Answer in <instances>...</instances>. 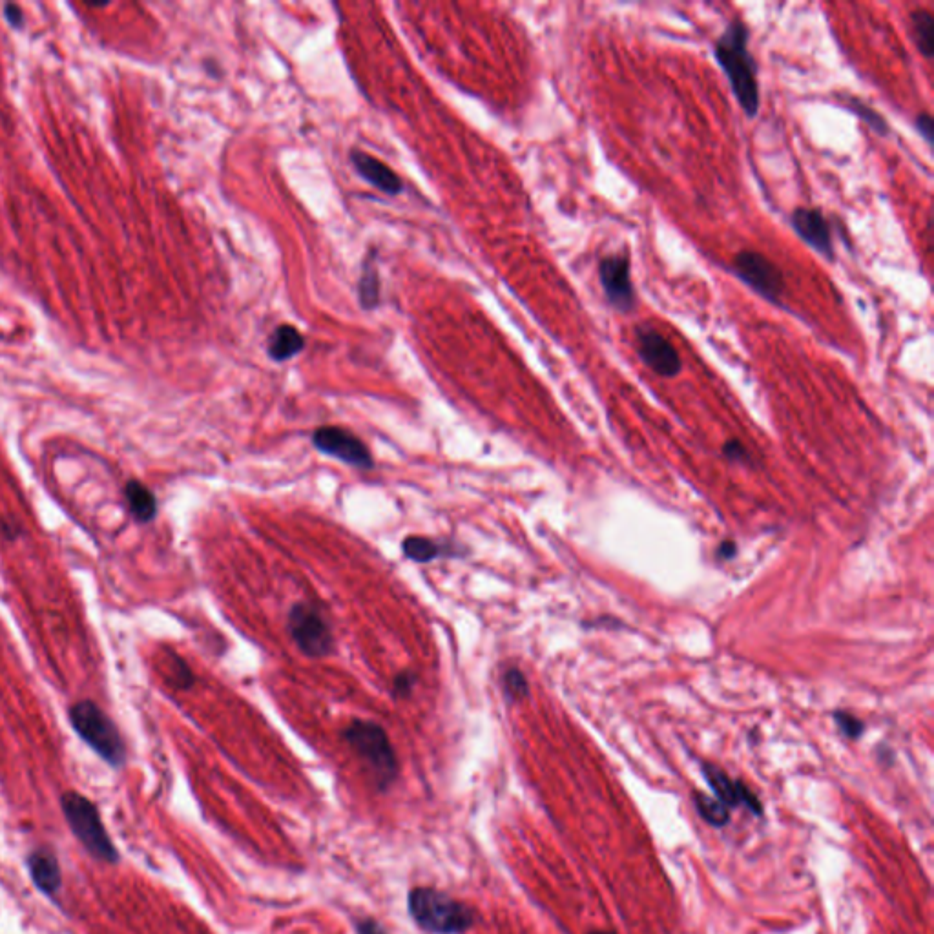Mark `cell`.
Returning a JSON list of instances; mask_svg holds the SVG:
<instances>
[{
    "label": "cell",
    "instance_id": "1",
    "mask_svg": "<svg viewBox=\"0 0 934 934\" xmlns=\"http://www.w3.org/2000/svg\"><path fill=\"white\" fill-rule=\"evenodd\" d=\"M748 41L750 30L747 24L741 19H734L714 44V55L727 75L741 110L754 119L759 112L758 64L750 53Z\"/></svg>",
    "mask_w": 934,
    "mask_h": 934
},
{
    "label": "cell",
    "instance_id": "2",
    "mask_svg": "<svg viewBox=\"0 0 934 934\" xmlns=\"http://www.w3.org/2000/svg\"><path fill=\"white\" fill-rule=\"evenodd\" d=\"M409 913L416 925L431 934H464L475 925V911L449 894L416 887L409 893Z\"/></svg>",
    "mask_w": 934,
    "mask_h": 934
},
{
    "label": "cell",
    "instance_id": "3",
    "mask_svg": "<svg viewBox=\"0 0 934 934\" xmlns=\"http://www.w3.org/2000/svg\"><path fill=\"white\" fill-rule=\"evenodd\" d=\"M70 723L84 743L110 767L119 768L125 765V739L121 737L119 728L115 727L114 721L101 706L90 699L77 701L70 708Z\"/></svg>",
    "mask_w": 934,
    "mask_h": 934
},
{
    "label": "cell",
    "instance_id": "4",
    "mask_svg": "<svg viewBox=\"0 0 934 934\" xmlns=\"http://www.w3.org/2000/svg\"><path fill=\"white\" fill-rule=\"evenodd\" d=\"M61 809L73 836L83 843L84 849L90 852L97 862L110 865L119 862V852L106 832L94 801L88 800L75 790H68L61 796Z\"/></svg>",
    "mask_w": 934,
    "mask_h": 934
},
{
    "label": "cell",
    "instance_id": "5",
    "mask_svg": "<svg viewBox=\"0 0 934 934\" xmlns=\"http://www.w3.org/2000/svg\"><path fill=\"white\" fill-rule=\"evenodd\" d=\"M343 739L371 770L380 789L389 787L398 776V761L384 728L373 721L356 719L343 730Z\"/></svg>",
    "mask_w": 934,
    "mask_h": 934
},
{
    "label": "cell",
    "instance_id": "6",
    "mask_svg": "<svg viewBox=\"0 0 934 934\" xmlns=\"http://www.w3.org/2000/svg\"><path fill=\"white\" fill-rule=\"evenodd\" d=\"M287 628L303 654L309 657H325L333 652L334 637L331 626L314 604H294L289 612Z\"/></svg>",
    "mask_w": 934,
    "mask_h": 934
},
{
    "label": "cell",
    "instance_id": "7",
    "mask_svg": "<svg viewBox=\"0 0 934 934\" xmlns=\"http://www.w3.org/2000/svg\"><path fill=\"white\" fill-rule=\"evenodd\" d=\"M732 270L752 291L772 303H779L785 292V278L778 265L754 250H741L734 258Z\"/></svg>",
    "mask_w": 934,
    "mask_h": 934
},
{
    "label": "cell",
    "instance_id": "8",
    "mask_svg": "<svg viewBox=\"0 0 934 934\" xmlns=\"http://www.w3.org/2000/svg\"><path fill=\"white\" fill-rule=\"evenodd\" d=\"M599 281L613 311L621 314L634 312L637 296L632 280V263L624 252L604 256L599 261Z\"/></svg>",
    "mask_w": 934,
    "mask_h": 934
},
{
    "label": "cell",
    "instance_id": "9",
    "mask_svg": "<svg viewBox=\"0 0 934 934\" xmlns=\"http://www.w3.org/2000/svg\"><path fill=\"white\" fill-rule=\"evenodd\" d=\"M635 345L641 362L655 374L663 378H674L683 371L681 356L675 351L674 345L659 331H655L652 325L635 327Z\"/></svg>",
    "mask_w": 934,
    "mask_h": 934
},
{
    "label": "cell",
    "instance_id": "10",
    "mask_svg": "<svg viewBox=\"0 0 934 934\" xmlns=\"http://www.w3.org/2000/svg\"><path fill=\"white\" fill-rule=\"evenodd\" d=\"M312 444L329 457L338 458L349 466L371 469L374 466L371 451L351 431L342 427H320L312 435Z\"/></svg>",
    "mask_w": 934,
    "mask_h": 934
},
{
    "label": "cell",
    "instance_id": "11",
    "mask_svg": "<svg viewBox=\"0 0 934 934\" xmlns=\"http://www.w3.org/2000/svg\"><path fill=\"white\" fill-rule=\"evenodd\" d=\"M703 776L710 789L714 790L716 800L721 801L727 809H736V807H747L752 810L756 816H763V805L758 796L748 789L745 783L732 779L725 770L712 765V763H703Z\"/></svg>",
    "mask_w": 934,
    "mask_h": 934
},
{
    "label": "cell",
    "instance_id": "12",
    "mask_svg": "<svg viewBox=\"0 0 934 934\" xmlns=\"http://www.w3.org/2000/svg\"><path fill=\"white\" fill-rule=\"evenodd\" d=\"M790 225L810 249L820 252L825 260L834 261V241L831 225L818 208H796L790 216Z\"/></svg>",
    "mask_w": 934,
    "mask_h": 934
},
{
    "label": "cell",
    "instance_id": "13",
    "mask_svg": "<svg viewBox=\"0 0 934 934\" xmlns=\"http://www.w3.org/2000/svg\"><path fill=\"white\" fill-rule=\"evenodd\" d=\"M351 161H353L354 168L360 172V176L364 177L365 181H369L373 187L382 190L389 196L400 194L402 179L396 176L393 168L387 167L378 157L365 154L360 150H353L351 152Z\"/></svg>",
    "mask_w": 934,
    "mask_h": 934
},
{
    "label": "cell",
    "instance_id": "14",
    "mask_svg": "<svg viewBox=\"0 0 934 934\" xmlns=\"http://www.w3.org/2000/svg\"><path fill=\"white\" fill-rule=\"evenodd\" d=\"M28 869L35 887L46 896H55L61 891L63 878L61 867L52 852L46 849H37L28 856Z\"/></svg>",
    "mask_w": 934,
    "mask_h": 934
},
{
    "label": "cell",
    "instance_id": "15",
    "mask_svg": "<svg viewBox=\"0 0 934 934\" xmlns=\"http://www.w3.org/2000/svg\"><path fill=\"white\" fill-rule=\"evenodd\" d=\"M128 511L137 522H152L157 515L156 495L141 480H128L125 486Z\"/></svg>",
    "mask_w": 934,
    "mask_h": 934
},
{
    "label": "cell",
    "instance_id": "16",
    "mask_svg": "<svg viewBox=\"0 0 934 934\" xmlns=\"http://www.w3.org/2000/svg\"><path fill=\"white\" fill-rule=\"evenodd\" d=\"M305 347L303 334L294 325H280L274 333L270 334L269 354L276 362L291 360L292 356L301 353Z\"/></svg>",
    "mask_w": 934,
    "mask_h": 934
},
{
    "label": "cell",
    "instance_id": "17",
    "mask_svg": "<svg viewBox=\"0 0 934 934\" xmlns=\"http://www.w3.org/2000/svg\"><path fill=\"white\" fill-rule=\"evenodd\" d=\"M911 26H913V37L916 46L925 59H931L934 52V19L929 11H913L911 15Z\"/></svg>",
    "mask_w": 934,
    "mask_h": 934
},
{
    "label": "cell",
    "instance_id": "18",
    "mask_svg": "<svg viewBox=\"0 0 934 934\" xmlns=\"http://www.w3.org/2000/svg\"><path fill=\"white\" fill-rule=\"evenodd\" d=\"M694 805H696L697 814L703 818V820L712 825V827H725L730 821V809H727L721 801L716 800V798H710L706 796L703 792H696L694 794Z\"/></svg>",
    "mask_w": 934,
    "mask_h": 934
},
{
    "label": "cell",
    "instance_id": "19",
    "mask_svg": "<svg viewBox=\"0 0 934 934\" xmlns=\"http://www.w3.org/2000/svg\"><path fill=\"white\" fill-rule=\"evenodd\" d=\"M402 551H404V555L407 559L420 562V564H426V562L438 559V557L442 555L444 548H442L438 542H435V540L413 535V537H407V539L402 542Z\"/></svg>",
    "mask_w": 934,
    "mask_h": 934
},
{
    "label": "cell",
    "instance_id": "20",
    "mask_svg": "<svg viewBox=\"0 0 934 934\" xmlns=\"http://www.w3.org/2000/svg\"><path fill=\"white\" fill-rule=\"evenodd\" d=\"M845 104H847V108H849L851 112H854V114L862 119L865 125L871 128L872 132H876L878 135H887V132H889L887 121H885L883 115L878 114L872 106L863 103L860 99H854V97H845Z\"/></svg>",
    "mask_w": 934,
    "mask_h": 934
},
{
    "label": "cell",
    "instance_id": "21",
    "mask_svg": "<svg viewBox=\"0 0 934 934\" xmlns=\"http://www.w3.org/2000/svg\"><path fill=\"white\" fill-rule=\"evenodd\" d=\"M378 296H380V281H378L376 267L371 261H367L362 272V281H360V301L365 309H371L378 303Z\"/></svg>",
    "mask_w": 934,
    "mask_h": 934
},
{
    "label": "cell",
    "instance_id": "22",
    "mask_svg": "<svg viewBox=\"0 0 934 934\" xmlns=\"http://www.w3.org/2000/svg\"><path fill=\"white\" fill-rule=\"evenodd\" d=\"M504 688H506V696L513 699V701H520V699H524L530 694V685H528L526 677L520 672L519 668H508L506 670Z\"/></svg>",
    "mask_w": 934,
    "mask_h": 934
},
{
    "label": "cell",
    "instance_id": "23",
    "mask_svg": "<svg viewBox=\"0 0 934 934\" xmlns=\"http://www.w3.org/2000/svg\"><path fill=\"white\" fill-rule=\"evenodd\" d=\"M168 655H170V663H168V666H170V670H172V674H170V681H172V683H174L177 688H183V690H187V688H190V686L194 685V681H196V679H194V674H192V670H190V668L187 666V663H185L183 659H179L177 655Z\"/></svg>",
    "mask_w": 934,
    "mask_h": 934
},
{
    "label": "cell",
    "instance_id": "24",
    "mask_svg": "<svg viewBox=\"0 0 934 934\" xmlns=\"http://www.w3.org/2000/svg\"><path fill=\"white\" fill-rule=\"evenodd\" d=\"M834 721L841 730V734L849 739H858L863 734V723L851 712H836Z\"/></svg>",
    "mask_w": 934,
    "mask_h": 934
},
{
    "label": "cell",
    "instance_id": "25",
    "mask_svg": "<svg viewBox=\"0 0 934 934\" xmlns=\"http://www.w3.org/2000/svg\"><path fill=\"white\" fill-rule=\"evenodd\" d=\"M415 683L416 675L413 674V672H409V670H407V672H402V674L396 675L395 686H393V688H395L396 696H409V694L413 692V688H415Z\"/></svg>",
    "mask_w": 934,
    "mask_h": 934
},
{
    "label": "cell",
    "instance_id": "26",
    "mask_svg": "<svg viewBox=\"0 0 934 934\" xmlns=\"http://www.w3.org/2000/svg\"><path fill=\"white\" fill-rule=\"evenodd\" d=\"M916 130L924 137L927 145H933L934 123L931 114H920L916 117Z\"/></svg>",
    "mask_w": 934,
    "mask_h": 934
},
{
    "label": "cell",
    "instance_id": "27",
    "mask_svg": "<svg viewBox=\"0 0 934 934\" xmlns=\"http://www.w3.org/2000/svg\"><path fill=\"white\" fill-rule=\"evenodd\" d=\"M4 15H6V19H8V22H10L15 30H19V28L24 26V13H22L21 6H17V4H6V6H4Z\"/></svg>",
    "mask_w": 934,
    "mask_h": 934
},
{
    "label": "cell",
    "instance_id": "28",
    "mask_svg": "<svg viewBox=\"0 0 934 934\" xmlns=\"http://www.w3.org/2000/svg\"><path fill=\"white\" fill-rule=\"evenodd\" d=\"M725 455H727L730 460H745V458H747V451H745V447L734 440V442H727V444H725Z\"/></svg>",
    "mask_w": 934,
    "mask_h": 934
},
{
    "label": "cell",
    "instance_id": "29",
    "mask_svg": "<svg viewBox=\"0 0 934 934\" xmlns=\"http://www.w3.org/2000/svg\"><path fill=\"white\" fill-rule=\"evenodd\" d=\"M356 929H358V934H387L384 927L374 920H362L356 925Z\"/></svg>",
    "mask_w": 934,
    "mask_h": 934
},
{
    "label": "cell",
    "instance_id": "30",
    "mask_svg": "<svg viewBox=\"0 0 934 934\" xmlns=\"http://www.w3.org/2000/svg\"><path fill=\"white\" fill-rule=\"evenodd\" d=\"M736 551V544H734V542H730V540H727V542H723V544H721V548H719V553H717V555H719L721 559H730V557H734V555H736Z\"/></svg>",
    "mask_w": 934,
    "mask_h": 934
},
{
    "label": "cell",
    "instance_id": "31",
    "mask_svg": "<svg viewBox=\"0 0 934 934\" xmlns=\"http://www.w3.org/2000/svg\"><path fill=\"white\" fill-rule=\"evenodd\" d=\"M588 934H615V933H612V931H592V933H588Z\"/></svg>",
    "mask_w": 934,
    "mask_h": 934
}]
</instances>
